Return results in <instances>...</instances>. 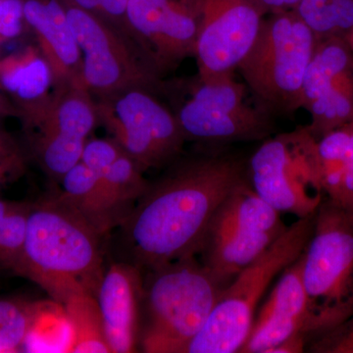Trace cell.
Masks as SVG:
<instances>
[{"instance_id": "6da1fadb", "label": "cell", "mask_w": 353, "mask_h": 353, "mask_svg": "<svg viewBox=\"0 0 353 353\" xmlns=\"http://www.w3.org/2000/svg\"><path fill=\"white\" fill-rule=\"evenodd\" d=\"M180 158L137 201L122 228L137 266L148 271L201 252L213 216L248 180V160L227 146Z\"/></svg>"}, {"instance_id": "7a4b0ae2", "label": "cell", "mask_w": 353, "mask_h": 353, "mask_svg": "<svg viewBox=\"0 0 353 353\" xmlns=\"http://www.w3.org/2000/svg\"><path fill=\"white\" fill-rule=\"evenodd\" d=\"M101 239L57 196L32 202L17 276L61 305L76 294L97 297L105 273Z\"/></svg>"}, {"instance_id": "3957f363", "label": "cell", "mask_w": 353, "mask_h": 353, "mask_svg": "<svg viewBox=\"0 0 353 353\" xmlns=\"http://www.w3.org/2000/svg\"><path fill=\"white\" fill-rule=\"evenodd\" d=\"M315 214L299 218L261 255L221 290L208 321L185 353L240 352L260 301L273 281L301 256L313 234Z\"/></svg>"}, {"instance_id": "277c9868", "label": "cell", "mask_w": 353, "mask_h": 353, "mask_svg": "<svg viewBox=\"0 0 353 353\" xmlns=\"http://www.w3.org/2000/svg\"><path fill=\"white\" fill-rule=\"evenodd\" d=\"M222 290L196 257L150 270L143 294L145 325L139 341L143 352L185 353Z\"/></svg>"}, {"instance_id": "5b68a950", "label": "cell", "mask_w": 353, "mask_h": 353, "mask_svg": "<svg viewBox=\"0 0 353 353\" xmlns=\"http://www.w3.org/2000/svg\"><path fill=\"white\" fill-rule=\"evenodd\" d=\"M316 43L314 32L296 10L265 16L236 69L259 108L274 117L301 108L304 75Z\"/></svg>"}, {"instance_id": "8992f818", "label": "cell", "mask_w": 353, "mask_h": 353, "mask_svg": "<svg viewBox=\"0 0 353 353\" xmlns=\"http://www.w3.org/2000/svg\"><path fill=\"white\" fill-rule=\"evenodd\" d=\"M301 259L308 304L306 334H323L353 314V228L345 210L323 202Z\"/></svg>"}, {"instance_id": "52a82bcc", "label": "cell", "mask_w": 353, "mask_h": 353, "mask_svg": "<svg viewBox=\"0 0 353 353\" xmlns=\"http://www.w3.org/2000/svg\"><path fill=\"white\" fill-rule=\"evenodd\" d=\"M281 213L245 181L221 203L209 225L201 264L225 287L284 234Z\"/></svg>"}, {"instance_id": "ba28073f", "label": "cell", "mask_w": 353, "mask_h": 353, "mask_svg": "<svg viewBox=\"0 0 353 353\" xmlns=\"http://www.w3.org/2000/svg\"><path fill=\"white\" fill-rule=\"evenodd\" d=\"M248 176L264 201L297 219L315 214L323 203L317 139L306 127L264 139L248 159Z\"/></svg>"}, {"instance_id": "9c48e42d", "label": "cell", "mask_w": 353, "mask_h": 353, "mask_svg": "<svg viewBox=\"0 0 353 353\" xmlns=\"http://www.w3.org/2000/svg\"><path fill=\"white\" fill-rule=\"evenodd\" d=\"M83 57V85L99 97L143 88L164 94L166 87L138 44L101 16L62 0Z\"/></svg>"}, {"instance_id": "30bf717a", "label": "cell", "mask_w": 353, "mask_h": 353, "mask_svg": "<svg viewBox=\"0 0 353 353\" xmlns=\"http://www.w3.org/2000/svg\"><path fill=\"white\" fill-rule=\"evenodd\" d=\"M245 83L234 74L213 80L197 77L175 115L187 141L210 146L264 141L275 131L274 116L248 101Z\"/></svg>"}, {"instance_id": "8fae6325", "label": "cell", "mask_w": 353, "mask_h": 353, "mask_svg": "<svg viewBox=\"0 0 353 353\" xmlns=\"http://www.w3.org/2000/svg\"><path fill=\"white\" fill-rule=\"evenodd\" d=\"M95 106L99 122L143 172L181 157L187 139L175 113L154 92L131 88L99 97Z\"/></svg>"}, {"instance_id": "7c38bea8", "label": "cell", "mask_w": 353, "mask_h": 353, "mask_svg": "<svg viewBox=\"0 0 353 353\" xmlns=\"http://www.w3.org/2000/svg\"><path fill=\"white\" fill-rule=\"evenodd\" d=\"M99 123L92 94L82 83L53 88L39 115L23 122L32 155L52 171L81 161L88 137Z\"/></svg>"}, {"instance_id": "4fadbf2b", "label": "cell", "mask_w": 353, "mask_h": 353, "mask_svg": "<svg viewBox=\"0 0 353 353\" xmlns=\"http://www.w3.org/2000/svg\"><path fill=\"white\" fill-rule=\"evenodd\" d=\"M199 17V79L234 74L267 15L259 0H192Z\"/></svg>"}, {"instance_id": "5bb4252c", "label": "cell", "mask_w": 353, "mask_h": 353, "mask_svg": "<svg viewBox=\"0 0 353 353\" xmlns=\"http://www.w3.org/2000/svg\"><path fill=\"white\" fill-rule=\"evenodd\" d=\"M316 139L353 120V59L345 39H317L301 92Z\"/></svg>"}, {"instance_id": "9a60e30c", "label": "cell", "mask_w": 353, "mask_h": 353, "mask_svg": "<svg viewBox=\"0 0 353 353\" xmlns=\"http://www.w3.org/2000/svg\"><path fill=\"white\" fill-rule=\"evenodd\" d=\"M127 21L158 75L196 55L199 17L192 0H128Z\"/></svg>"}, {"instance_id": "2e32d148", "label": "cell", "mask_w": 353, "mask_h": 353, "mask_svg": "<svg viewBox=\"0 0 353 353\" xmlns=\"http://www.w3.org/2000/svg\"><path fill=\"white\" fill-rule=\"evenodd\" d=\"M303 255V254H301ZM307 296L301 278L299 257L280 275L259 313L241 353H268L296 334H306Z\"/></svg>"}, {"instance_id": "e0dca14e", "label": "cell", "mask_w": 353, "mask_h": 353, "mask_svg": "<svg viewBox=\"0 0 353 353\" xmlns=\"http://www.w3.org/2000/svg\"><path fill=\"white\" fill-rule=\"evenodd\" d=\"M145 284L136 264L115 263L104 273L97 299L111 353L136 352Z\"/></svg>"}, {"instance_id": "ac0fdd59", "label": "cell", "mask_w": 353, "mask_h": 353, "mask_svg": "<svg viewBox=\"0 0 353 353\" xmlns=\"http://www.w3.org/2000/svg\"><path fill=\"white\" fill-rule=\"evenodd\" d=\"M24 14L51 70L53 88L83 85L82 52L62 0H24Z\"/></svg>"}, {"instance_id": "d6986e66", "label": "cell", "mask_w": 353, "mask_h": 353, "mask_svg": "<svg viewBox=\"0 0 353 353\" xmlns=\"http://www.w3.org/2000/svg\"><path fill=\"white\" fill-rule=\"evenodd\" d=\"M57 196L82 216L101 236L122 226L132 210L116 201L97 174L79 162L60 180Z\"/></svg>"}, {"instance_id": "ffe728a7", "label": "cell", "mask_w": 353, "mask_h": 353, "mask_svg": "<svg viewBox=\"0 0 353 353\" xmlns=\"http://www.w3.org/2000/svg\"><path fill=\"white\" fill-rule=\"evenodd\" d=\"M0 85L12 97L22 122L39 115L50 101L52 74L41 51L29 46L0 60Z\"/></svg>"}, {"instance_id": "44dd1931", "label": "cell", "mask_w": 353, "mask_h": 353, "mask_svg": "<svg viewBox=\"0 0 353 353\" xmlns=\"http://www.w3.org/2000/svg\"><path fill=\"white\" fill-rule=\"evenodd\" d=\"M62 306L72 332L68 352L111 353L97 297L76 294Z\"/></svg>"}, {"instance_id": "7402d4cb", "label": "cell", "mask_w": 353, "mask_h": 353, "mask_svg": "<svg viewBox=\"0 0 353 353\" xmlns=\"http://www.w3.org/2000/svg\"><path fill=\"white\" fill-rule=\"evenodd\" d=\"M294 10L317 39H345L353 29V0H301Z\"/></svg>"}, {"instance_id": "603a6c76", "label": "cell", "mask_w": 353, "mask_h": 353, "mask_svg": "<svg viewBox=\"0 0 353 353\" xmlns=\"http://www.w3.org/2000/svg\"><path fill=\"white\" fill-rule=\"evenodd\" d=\"M32 206L30 201L0 199V268L15 275L22 259Z\"/></svg>"}, {"instance_id": "cb8c5ba5", "label": "cell", "mask_w": 353, "mask_h": 353, "mask_svg": "<svg viewBox=\"0 0 353 353\" xmlns=\"http://www.w3.org/2000/svg\"><path fill=\"white\" fill-rule=\"evenodd\" d=\"M44 305L23 299H0V353L23 352Z\"/></svg>"}, {"instance_id": "d4e9b609", "label": "cell", "mask_w": 353, "mask_h": 353, "mask_svg": "<svg viewBox=\"0 0 353 353\" xmlns=\"http://www.w3.org/2000/svg\"><path fill=\"white\" fill-rule=\"evenodd\" d=\"M99 176L111 196L130 210L145 194L150 183L143 176V171L138 164L124 152Z\"/></svg>"}, {"instance_id": "484cf974", "label": "cell", "mask_w": 353, "mask_h": 353, "mask_svg": "<svg viewBox=\"0 0 353 353\" xmlns=\"http://www.w3.org/2000/svg\"><path fill=\"white\" fill-rule=\"evenodd\" d=\"M317 152L322 165L353 173V120L318 139Z\"/></svg>"}, {"instance_id": "4316f807", "label": "cell", "mask_w": 353, "mask_h": 353, "mask_svg": "<svg viewBox=\"0 0 353 353\" xmlns=\"http://www.w3.org/2000/svg\"><path fill=\"white\" fill-rule=\"evenodd\" d=\"M122 152V148L112 139H90L83 148L81 162L97 176H101Z\"/></svg>"}, {"instance_id": "83f0119b", "label": "cell", "mask_w": 353, "mask_h": 353, "mask_svg": "<svg viewBox=\"0 0 353 353\" xmlns=\"http://www.w3.org/2000/svg\"><path fill=\"white\" fill-rule=\"evenodd\" d=\"M316 352L353 353V314L339 326L321 334L313 347Z\"/></svg>"}, {"instance_id": "f1b7e54d", "label": "cell", "mask_w": 353, "mask_h": 353, "mask_svg": "<svg viewBox=\"0 0 353 353\" xmlns=\"http://www.w3.org/2000/svg\"><path fill=\"white\" fill-rule=\"evenodd\" d=\"M25 24L24 0H0V41L17 38Z\"/></svg>"}, {"instance_id": "f546056e", "label": "cell", "mask_w": 353, "mask_h": 353, "mask_svg": "<svg viewBox=\"0 0 353 353\" xmlns=\"http://www.w3.org/2000/svg\"><path fill=\"white\" fill-rule=\"evenodd\" d=\"M26 157H0V189L24 173Z\"/></svg>"}, {"instance_id": "4dcf8cb0", "label": "cell", "mask_w": 353, "mask_h": 353, "mask_svg": "<svg viewBox=\"0 0 353 353\" xmlns=\"http://www.w3.org/2000/svg\"><path fill=\"white\" fill-rule=\"evenodd\" d=\"M0 157H25L22 148L0 126Z\"/></svg>"}, {"instance_id": "1f68e13d", "label": "cell", "mask_w": 353, "mask_h": 353, "mask_svg": "<svg viewBox=\"0 0 353 353\" xmlns=\"http://www.w3.org/2000/svg\"><path fill=\"white\" fill-rule=\"evenodd\" d=\"M306 336L303 334H296L290 336L279 343L278 345L271 348L268 353H299L304 352V345H305Z\"/></svg>"}, {"instance_id": "d6a6232c", "label": "cell", "mask_w": 353, "mask_h": 353, "mask_svg": "<svg viewBox=\"0 0 353 353\" xmlns=\"http://www.w3.org/2000/svg\"><path fill=\"white\" fill-rule=\"evenodd\" d=\"M301 0H259L267 14L278 11L294 10Z\"/></svg>"}, {"instance_id": "836d02e7", "label": "cell", "mask_w": 353, "mask_h": 353, "mask_svg": "<svg viewBox=\"0 0 353 353\" xmlns=\"http://www.w3.org/2000/svg\"><path fill=\"white\" fill-rule=\"evenodd\" d=\"M20 110L6 95L0 92V117H16L20 119Z\"/></svg>"}, {"instance_id": "e575fe53", "label": "cell", "mask_w": 353, "mask_h": 353, "mask_svg": "<svg viewBox=\"0 0 353 353\" xmlns=\"http://www.w3.org/2000/svg\"><path fill=\"white\" fill-rule=\"evenodd\" d=\"M71 3L85 9L88 12L101 16V8H99V0H69Z\"/></svg>"}, {"instance_id": "d590c367", "label": "cell", "mask_w": 353, "mask_h": 353, "mask_svg": "<svg viewBox=\"0 0 353 353\" xmlns=\"http://www.w3.org/2000/svg\"><path fill=\"white\" fill-rule=\"evenodd\" d=\"M345 41H347L348 48H350V52H352L353 59V29L352 30V31L348 32L347 38H345Z\"/></svg>"}, {"instance_id": "8d00e7d4", "label": "cell", "mask_w": 353, "mask_h": 353, "mask_svg": "<svg viewBox=\"0 0 353 353\" xmlns=\"http://www.w3.org/2000/svg\"><path fill=\"white\" fill-rule=\"evenodd\" d=\"M345 215H347V218L350 224L352 225L353 228V208L350 209V210L345 211Z\"/></svg>"}, {"instance_id": "74e56055", "label": "cell", "mask_w": 353, "mask_h": 353, "mask_svg": "<svg viewBox=\"0 0 353 353\" xmlns=\"http://www.w3.org/2000/svg\"><path fill=\"white\" fill-rule=\"evenodd\" d=\"M1 90H2V88H1V85H0V92H1Z\"/></svg>"}, {"instance_id": "f35d334b", "label": "cell", "mask_w": 353, "mask_h": 353, "mask_svg": "<svg viewBox=\"0 0 353 353\" xmlns=\"http://www.w3.org/2000/svg\"></svg>"}]
</instances>
